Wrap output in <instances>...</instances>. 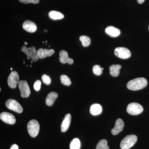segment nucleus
I'll return each mask as SVG.
<instances>
[{"label":"nucleus","instance_id":"nucleus-19","mask_svg":"<svg viewBox=\"0 0 149 149\" xmlns=\"http://www.w3.org/2000/svg\"><path fill=\"white\" fill-rule=\"evenodd\" d=\"M102 111V107L98 104H93L90 108V113L93 116H97L100 114Z\"/></svg>","mask_w":149,"mask_h":149},{"label":"nucleus","instance_id":"nucleus-33","mask_svg":"<svg viewBox=\"0 0 149 149\" xmlns=\"http://www.w3.org/2000/svg\"><path fill=\"white\" fill-rule=\"evenodd\" d=\"M102 70H104V68H102Z\"/></svg>","mask_w":149,"mask_h":149},{"label":"nucleus","instance_id":"nucleus-2","mask_svg":"<svg viewBox=\"0 0 149 149\" xmlns=\"http://www.w3.org/2000/svg\"><path fill=\"white\" fill-rule=\"evenodd\" d=\"M136 135H128L125 136L120 142V147L121 149H129L133 147L137 141Z\"/></svg>","mask_w":149,"mask_h":149},{"label":"nucleus","instance_id":"nucleus-1","mask_svg":"<svg viewBox=\"0 0 149 149\" xmlns=\"http://www.w3.org/2000/svg\"><path fill=\"white\" fill-rule=\"evenodd\" d=\"M148 81L146 78L139 77L129 81L127 84V88L131 91H139L146 87Z\"/></svg>","mask_w":149,"mask_h":149},{"label":"nucleus","instance_id":"nucleus-20","mask_svg":"<svg viewBox=\"0 0 149 149\" xmlns=\"http://www.w3.org/2000/svg\"><path fill=\"white\" fill-rule=\"evenodd\" d=\"M49 16L54 20L62 19L64 17V15L59 12L55 10L51 11L49 13Z\"/></svg>","mask_w":149,"mask_h":149},{"label":"nucleus","instance_id":"nucleus-28","mask_svg":"<svg viewBox=\"0 0 149 149\" xmlns=\"http://www.w3.org/2000/svg\"><path fill=\"white\" fill-rule=\"evenodd\" d=\"M41 81L40 80H37L35 82L34 84V88L35 91H38L41 89Z\"/></svg>","mask_w":149,"mask_h":149},{"label":"nucleus","instance_id":"nucleus-32","mask_svg":"<svg viewBox=\"0 0 149 149\" xmlns=\"http://www.w3.org/2000/svg\"><path fill=\"white\" fill-rule=\"evenodd\" d=\"M10 70H12L13 68H10Z\"/></svg>","mask_w":149,"mask_h":149},{"label":"nucleus","instance_id":"nucleus-22","mask_svg":"<svg viewBox=\"0 0 149 149\" xmlns=\"http://www.w3.org/2000/svg\"><path fill=\"white\" fill-rule=\"evenodd\" d=\"M96 149H109L107 145V141L105 139L100 140L97 144Z\"/></svg>","mask_w":149,"mask_h":149},{"label":"nucleus","instance_id":"nucleus-25","mask_svg":"<svg viewBox=\"0 0 149 149\" xmlns=\"http://www.w3.org/2000/svg\"><path fill=\"white\" fill-rule=\"evenodd\" d=\"M102 69L101 67L99 65H95L93 66V73L96 75H101L102 73Z\"/></svg>","mask_w":149,"mask_h":149},{"label":"nucleus","instance_id":"nucleus-7","mask_svg":"<svg viewBox=\"0 0 149 149\" xmlns=\"http://www.w3.org/2000/svg\"><path fill=\"white\" fill-rule=\"evenodd\" d=\"M18 88L22 97L27 98L30 95V90L27 81L21 80L18 83Z\"/></svg>","mask_w":149,"mask_h":149},{"label":"nucleus","instance_id":"nucleus-18","mask_svg":"<svg viewBox=\"0 0 149 149\" xmlns=\"http://www.w3.org/2000/svg\"><path fill=\"white\" fill-rule=\"evenodd\" d=\"M121 68L120 65H112L109 67L110 74L113 77H116L118 76L120 72V70Z\"/></svg>","mask_w":149,"mask_h":149},{"label":"nucleus","instance_id":"nucleus-10","mask_svg":"<svg viewBox=\"0 0 149 149\" xmlns=\"http://www.w3.org/2000/svg\"><path fill=\"white\" fill-rule=\"evenodd\" d=\"M1 120L7 124L13 125L16 122V119L13 115L6 112H3L0 114Z\"/></svg>","mask_w":149,"mask_h":149},{"label":"nucleus","instance_id":"nucleus-4","mask_svg":"<svg viewBox=\"0 0 149 149\" xmlns=\"http://www.w3.org/2000/svg\"><path fill=\"white\" fill-rule=\"evenodd\" d=\"M21 50L25 54L27 55V59L29 60L30 58H31L32 61L35 62L39 60V58L35 47H32L28 49L24 45L21 48Z\"/></svg>","mask_w":149,"mask_h":149},{"label":"nucleus","instance_id":"nucleus-24","mask_svg":"<svg viewBox=\"0 0 149 149\" xmlns=\"http://www.w3.org/2000/svg\"><path fill=\"white\" fill-rule=\"evenodd\" d=\"M61 82L62 84L66 86H69L71 85V82L68 76L65 74L61 75L60 77Z\"/></svg>","mask_w":149,"mask_h":149},{"label":"nucleus","instance_id":"nucleus-31","mask_svg":"<svg viewBox=\"0 0 149 149\" xmlns=\"http://www.w3.org/2000/svg\"><path fill=\"white\" fill-rule=\"evenodd\" d=\"M24 45H27V42H24Z\"/></svg>","mask_w":149,"mask_h":149},{"label":"nucleus","instance_id":"nucleus-15","mask_svg":"<svg viewBox=\"0 0 149 149\" xmlns=\"http://www.w3.org/2000/svg\"><path fill=\"white\" fill-rule=\"evenodd\" d=\"M71 120V115L70 113L65 115L64 119L63 120L61 124L62 132H65L68 130L70 125Z\"/></svg>","mask_w":149,"mask_h":149},{"label":"nucleus","instance_id":"nucleus-27","mask_svg":"<svg viewBox=\"0 0 149 149\" xmlns=\"http://www.w3.org/2000/svg\"><path fill=\"white\" fill-rule=\"evenodd\" d=\"M20 2L23 3L37 4L40 2V0H19Z\"/></svg>","mask_w":149,"mask_h":149},{"label":"nucleus","instance_id":"nucleus-9","mask_svg":"<svg viewBox=\"0 0 149 149\" xmlns=\"http://www.w3.org/2000/svg\"><path fill=\"white\" fill-rule=\"evenodd\" d=\"M19 83V76L16 71H12L9 75L8 79V83L10 88L14 89Z\"/></svg>","mask_w":149,"mask_h":149},{"label":"nucleus","instance_id":"nucleus-16","mask_svg":"<svg viewBox=\"0 0 149 149\" xmlns=\"http://www.w3.org/2000/svg\"><path fill=\"white\" fill-rule=\"evenodd\" d=\"M106 33L110 37H117L120 34V31L119 29L113 26H109L105 29Z\"/></svg>","mask_w":149,"mask_h":149},{"label":"nucleus","instance_id":"nucleus-23","mask_svg":"<svg viewBox=\"0 0 149 149\" xmlns=\"http://www.w3.org/2000/svg\"><path fill=\"white\" fill-rule=\"evenodd\" d=\"M80 40L82 42V45L84 47H88L91 43L90 37L86 36H81L80 37Z\"/></svg>","mask_w":149,"mask_h":149},{"label":"nucleus","instance_id":"nucleus-3","mask_svg":"<svg viewBox=\"0 0 149 149\" xmlns=\"http://www.w3.org/2000/svg\"><path fill=\"white\" fill-rule=\"evenodd\" d=\"M27 129L29 136L32 138H35L39 133L40 129V124L37 120L33 119L28 123Z\"/></svg>","mask_w":149,"mask_h":149},{"label":"nucleus","instance_id":"nucleus-17","mask_svg":"<svg viewBox=\"0 0 149 149\" xmlns=\"http://www.w3.org/2000/svg\"><path fill=\"white\" fill-rule=\"evenodd\" d=\"M58 97V94L56 92H51L48 94L46 99V104L49 106H52Z\"/></svg>","mask_w":149,"mask_h":149},{"label":"nucleus","instance_id":"nucleus-5","mask_svg":"<svg viewBox=\"0 0 149 149\" xmlns=\"http://www.w3.org/2000/svg\"><path fill=\"white\" fill-rule=\"evenodd\" d=\"M126 111L129 114L131 115H137L142 113L143 111V108L140 104L132 102L128 105Z\"/></svg>","mask_w":149,"mask_h":149},{"label":"nucleus","instance_id":"nucleus-8","mask_svg":"<svg viewBox=\"0 0 149 149\" xmlns=\"http://www.w3.org/2000/svg\"><path fill=\"white\" fill-rule=\"evenodd\" d=\"M114 54L118 57L123 59L129 58L131 55V52L128 49L123 47H119L115 49Z\"/></svg>","mask_w":149,"mask_h":149},{"label":"nucleus","instance_id":"nucleus-30","mask_svg":"<svg viewBox=\"0 0 149 149\" xmlns=\"http://www.w3.org/2000/svg\"><path fill=\"white\" fill-rule=\"evenodd\" d=\"M145 0H137L138 1V2L139 4H142L143 3H144V2L145 1Z\"/></svg>","mask_w":149,"mask_h":149},{"label":"nucleus","instance_id":"nucleus-21","mask_svg":"<svg viewBox=\"0 0 149 149\" xmlns=\"http://www.w3.org/2000/svg\"><path fill=\"white\" fill-rule=\"evenodd\" d=\"M81 143L80 140L78 139H74L70 142V149H80Z\"/></svg>","mask_w":149,"mask_h":149},{"label":"nucleus","instance_id":"nucleus-13","mask_svg":"<svg viewBox=\"0 0 149 149\" xmlns=\"http://www.w3.org/2000/svg\"><path fill=\"white\" fill-rule=\"evenodd\" d=\"M124 126L123 120L120 118H118L116 121L115 125L114 128L111 130L112 134L113 135H117L122 131Z\"/></svg>","mask_w":149,"mask_h":149},{"label":"nucleus","instance_id":"nucleus-29","mask_svg":"<svg viewBox=\"0 0 149 149\" xmlns=\"http://www.w3.org/2000/svg\"><path fill=\"white\" fill-rule=\"evenodd\" d=\"M18 146L16 144H13L10 147V149H18Z\"/></svg>","mask_w":149,"mask_h":149},{"label":"nucleus","instance_id":"nucleus-26","mask_svg":"<svg viewBox=\"0 0 149 149\" xmlns=\"http://www.w3.org/2000/svg\"><path fill=\"white\" fill-rule=\"evenodd\" d=\"M42 80L43 83L47 85H49L51 83V79L49 76L47 74H43L42 76Z\"/></svg>","mask_w":149,"mask_h":149},{"label":"nucleus","instance_id":"nucleus-11","mask_svg":"<svg viewBox=\"0 0 149 149\" xmlns=\"http://www.w3.org/2000/svg\"><path fill=\"white\" fill-rule=\"evenodd\" d=\"M59 61L62 63L65 64L68 63L69 64H72L74 61L72 58H70L68 57V54L66 51L61 50L59 53Z\"/></svg>","mask_w":149,"mask_h":149},{"label":"nucleus","instance_id":"nucleus-14","mask_svg":"<svg viewBox=\"0 0 149 149\" xmlns=\"http://www.w3.org/2000/svg\"><path fill=\"white\" fill-rule=\"evenodd\" d=\"M37 55L39 58L43 59L47 57L51 56L55 53L53 49H43L42 48L39 49L37 51Z\"/></svg>","mask_w":149,"mask_h":149},{"label":"nucleus","instance_id":"nucleus-34","mask_svg":"<svg viewBox=\"0 0 149 149\" xmlns=\"http://www.w3.org/2000/svg\"></svg>","mask_w":149,"mask_h":149},{"label":"nucleus","instance_id":"nucleus-6","mask_svg":"<svg viewBox=\"0 0 149 149\" xmlns=\"http://www.w3.org/2000/svg\"><path fill=\"white\" fill-rule=\"evenodd\" d=\"M6 105L8 109L11 110L18 113L23 111V108L18 102L13 99H9L6 102Z\"/></svg>","mask_w":149,"mask_h":149},{"label":"nucleus","instance_id":"nucleus-12","mask_svg":"<svg viewBox=\"0 0 149 149\" xmlns=\"http://www.w3.org/2000/svg\"><path fill=\"white\" fill-rule=\"evenodd\" d=\"M22 28L24 30L29 33L35 32L37 29L36 24L33 22L28 20L24 22L22 24Z\"/></svg>","mask_w":149,"mask_h":149}]
</instances>
